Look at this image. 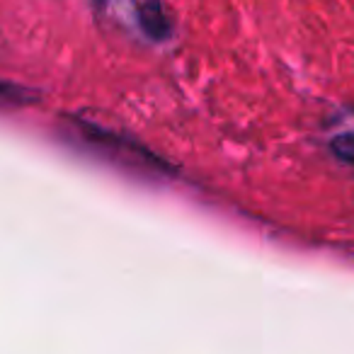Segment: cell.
Segmentation results:
<instances>
[{"instance_id": "cell-1", "label": "cell", "mask_w": 354, "mask_h": 354, "mask_svg": "<svg viewBox=\"0 0 354 354\" xmlns=\"http://www.w3.org/2000/svg\"><path fill=\"white\" fill-rule=\"evenodd\" d=\"M78 141L83 143V146H88L93 153H100V156H104L109 162H114V165L124 167V170H129V172H143V175L160 172V160H156V156H151L146 148L124 141L122 136H114V133L102 131V129H97V127L80 124Z\"/></svg>"}, {"instance_id": "cell-2", "label": "cell", "mask_w": 354, "mask_h": 354, "mask_svg": "<svg viewBox=\"0 0 354 354\" xmlns=\"http://www.w3.org/2000/svg\"><path fill=\"white\" fill-rule=\"evenodd\" d=\"M330 148H333V153L342 162L354 165V133H339V136H335Z\"/></svg>"}]
</instances>
